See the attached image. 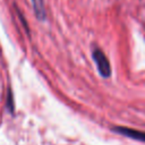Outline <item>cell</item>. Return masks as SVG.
<instances>
[{"instance_id":"cell-1","label":"cell","mask_w":145,"mask_h":145,"mask_svg":"<svg viewBox=\"0 0 145 145\" xmlns=\"http://www.w3.org/2000/svg\"><path fill=\"white\" fill-rule=\"evenodd\" d=\"M92 57H93V60L96 63V67H97V70L100 72V75L104 78L110 77L111 66H110V62H109L106 56L104 54V52L99 48H94L93 51H92Z\"/></svg>"},{"instance_id":"cell-2","label":"cell","mask_w":145,"mask_h":145,"mask_svg":"<svg viewBox=\"0 0 145 145\" xmlns=\"http://www.w3.org/2000/svg\"><path fill=\"white\" fill-rule=\"evenodd\" d=\"M112 130L118 133V134H120V135L129 137L131 139L145 143V131H143V130H137V129L127 128V127H113Z\"/></svg>"},{"instance_id":"cell-3","label":"cell","mask_w":145,"mask_h":145,"mask_svg":"<svg viewBox=\"0 0 145 145\" xmlns=\"http://www.w3.org/2000/svg\"><path fill=\"white\" fill-rule=\"evenodd\" d=\"M32 5H33V9H34V14L36 18L41 22L45 20L46 12L44 8V0H32Z\"/></svg>"},{"instance_id":"cell-4","label":"cell","mask_w":145,"mask_h":145,"mask_svg":"<svg viewBox=\"0 0 145 145\" xmlns=\"http://www.w3.org/2000/svg\"><path fill=\"white\" fill-rule=\"evenodd\" d=\"M7 104H8V109L12 112L14 111V102H12V93H11V89H8V101H7Z\"/></svg>"}]
</instances>
